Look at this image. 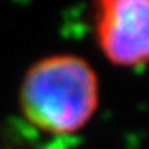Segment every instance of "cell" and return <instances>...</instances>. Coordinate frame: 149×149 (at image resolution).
Here are the masks:
<instances>
[{"label":"cell","mask_w":149,"mask_h":149,"mask_svg":"<svg viewBox=\"0 0 149 149\" xmlns=\"http://www.w3.org/2000/svg\"><path fill=\"white\" fill-rule=\"evenodd\" d=\"M98 100L95 70L74 55H53L33 63L20 86L23 116L48 134H70L85 128Z\"/></svg>","instance_id":"cell-1"},{"label":"cell","mask_w":149,"mask_h":149,"mask_svg":"<svg viewBox=\"0 0 149 149\" xmlns=\"http://www.w3.org/2000/svg\"><path fill=\"white\" fill-rule=\"evenodd\" d=\"M95 30L113 65L149 63V0H95Z\"/></svg>","instance_id":"cell-2"}]
</instances>
